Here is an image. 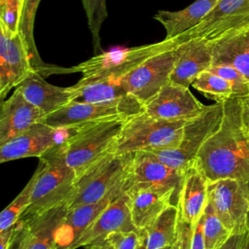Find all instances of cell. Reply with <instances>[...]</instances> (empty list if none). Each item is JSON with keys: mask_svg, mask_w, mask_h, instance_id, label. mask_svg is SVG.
Here are the masks:
<instances>
[{"mask_svg": "<svg viewBox=\"0 0 249 249\" xmlns=\"http://www.w3.org/2000/svg\"><path fill=\"white\" fill-rule=\"evenodd\" d=\"M220 127L202 144L195 163L208 183L225 179H249V135L241 124L238 97L223 102Z\"/></svg>", "mask_w": 249, "mask_h": 249, "instance_id": "1", "label": "cell"}, {"mask_svg": "<svg viewBox=\"0 0 249 249\" xmlns=\"http://www.w3.org/2000/svg\"><path fill=\"white\" fill-rule=\"evenodd\" d=\"M63 141L39 158L31 201L20 219H34L67 202L77 176L74 169L66 161Z\"/></svg>", "mask_w": 249, "mask_h": 249, "instance_id": "2", "label": "cell"}, {"mask_svg": "<svg viewBox=\"0 0 249 249\" xmlns=\"http://www.w3.org/2000/svg\"><path fill=\"white\" fill-rule=\"evenodd\" d=\"M125 119L117 118L85 124L63 141L66 161L76 173V180L112 152Z\"/></svg>", "mask_w": 249, "mask_h": 249, "instance_id": "3", "label": "cell"}, {"mask_svg": "<svg viewBox=\"0 0 249 249\" xmlns=\"http://www.w3.org/2000/svg\"><path fill=\"white\" fill-rule=\"evenodd\" d=\"M187 121H164L145 113L125 119L117 142V154L179 146Z\"/></svg>", "mask_w": 249, "mask_h": 249, "instance_id": "4", "label": "cell"}, {"mask_svg": "<svg viewBox=\"0 0 249 249\" xmlns=\"http://www.w3.org/2000/svg\"><path fill=\"white\" fill-rule=\"evenodd\" d=\"M134 153L112 152L88 169L74 184L67 208L93 203L106 196L128 175Z\"/></svg>", "mask_w": 249, "mask_h": 249, "instance_id": "5", "label": "cell"}, {"mask_svg": "<svg viewBox=\"0 0 249 249\" xmlns=\"http://www.w3.org/2000/svg\"><path fill=\"white\" fill-rule=\"evenodd\" d=\"M223 116V102L206 105L198 116L186 122L182 138L177 148L153 149L149 151L168 166L185 173L186 169L195 162L202 144L220 127Z\"/></svg>", "mask_w": 249, "mask_h": 249, "instance_id": "6", "label": "cell"}, {"mask_svg": "<svg viewBox=\"0 0 249 249\" xmlns=\"http://www.w3.org/2000/svg\"><path fill=\"white\" fill-rule=\"evenodd\" d=\"M179 55V46L168 47L147 57L119 82L128 94L144 104L170 82Z\"/></svg>", "mask_w": 249, "mask_h": 249, "instance_id": "7", "label": "cell"}, {"mask_svg": "<svg viewBox=\"0 0 249 249\" xmlns=\"http://www.w3.org/2000/svg\"><path fill=\"white\" fill-rule=\"evenodd\" d=\"M171 46H175L171 40L163 39L160 42L140 47L103 52L78 66L72 67V72H81L82 79H109L119 82L122 77L147 57Z\"/></svg>", "mask_w": 249, "mask_h": 249, "instance_id": "8", "label": "cell"}, {"mask_svg": "<svg viewBox=\"0 0 249 249\" xmlns=\"http://www.w3.org/2000/svg\"><path fill=\"white\" fill-rule=\"evenodd\" d=\"M184 173L161 161L150 151H137L125 180V193L130 195L141 190L174 192L177 195Z\"/></svg>", "mask_w": 249, "mask_h": 249, "instance_id": "9", "label": "cell"}, {"mask_svg": "<svg viewBox=\"0 0 249 249\" xmlns=\"http://www.w3.org/2000/svg\"><path fill=\"white\" fill-rule=\"evenodd\" d=\"M208 201L232 233H244L248 212L247 180L225 178L208 183Z\"/></svg>", "mask_w": 249, "mask_h": 249, "instance_id": "10", "label": "cell"}, {"mask_svg": "<svg viewBox=\"0 0 249 249\" xmlns=\"http://www.w3.org/2000/svg\"><path fill=\"white\" fill-rule=\"evenodd\" d=\"M247 24H249V0H219L196 26L169 40L175 46L194 39L208 42Z\"/></svg>", "mask_w": 249, "mask_h": 249, "instance_id": "11", "label": "cell"}, {"mask_svg": "<svg viewBox=\"0 0 249 249\" xmlns=\"http://www.w3.org/2000/svg\"><path fill=\"white\" fill-rule=\"evenodd\" d=\"M34 70L26 42L20 31L13 33L0 23V97L2 101L13 88H17Z\"/></svg>", "mask_w": 249, "mask_h": 249, "instance_id": "12", "label": "cell"}, {"mask_svg": "<svg viewBox=\"0 0 249 249\" xmlns=\"http://www.w3.org/2000/svg\"><path fill=\"white\" fill-rule=\"evenodd\" d=\"M71 88L72 101L115 106L126 118L144 113V104L128 94L118 81L81 78Z\"/></svg>", "mask_w": 249, "mask_h": 249, "instance_id": "13", "label": "cell"}, {"mask_svg": "<svg viewBox=\"0 0 249 249\" xmlns=\"http://www.w3.org/2000/svg\"><path fill=\"white\" fill-rule=\"evenodd\" d=\"M189 88L168 82L150 100L144 103V113L164 121H188L205 108Z\"/></svg>", "mask_w": 249, "mask_h": 249, "instance_id": "14", "label": "cell"}, {"mask_svg": "<svg viewBox=\"0 0 249 249\" xmlns=\"http://www.w3.org/2000/svg\"><path fill=\"white\" fill-rule=\"evenodd\" d=\"M125 180L126 178L117 184L100 200L68 209L55 231L53 249H68L72 246L101 212L114 199L125 192Z\"/></svg>", "mask_w": 249, "mask_h": 249, "instance_id": "15", "label": "cell"}, {"mask_svg": "<svg viewBox=\"0 0 249 249\" xmlns=\"http://www.w3.org/2000/svg\"><path fill=\"white\" fill-rule=\"evenodd\" d=\"M138 231L134 226L130 212L129 196L124 192L114 199L83 232L80 238L68 249L89 246L92 243L105 240L115 231Z\"/></svg>", "mask_w": 249, "mask_h": 249, "instance_id": "16", "label": "cell"}, {"mask_svg": "<svg viewBox=\"0 0 249 249\" xmlns=\"http://www.w3.org/2000/svg\"><path fill=\"white\" fill-rule=\"evenodd\" d=\"M117 118L127 119L115 106L71 101L58 110L44 116L40 122L58 130H68Z\"/></svg>", "mask_w": 249, "mask_h": 249, "instance_id": "17", "label": "cell"}, {"mask_svg": "<svg viewBox=\"0 0 249 249\" xmlns=\"http://www.w3.org/2000/svg\"><path fill=\"white\" fill-rule=\"evenodd\" d=\"M48 124L38 122L19 135L0 145V162H7L29 157L40 158L51 148L62 142L58 140V133Z\"/></svg>", "mask_w": 249, "mask_h": 249, "instance_id": "18", "label": "cell"}, {"mask_svg": "<svg viewBox=\"0 0 249 249\" xmlns=\"http://www.w3.org/2000/svg\"><path fill=\"white\" fill-rule=\"evenodd\" d=\"M44 113L30 103L15 89L12 95L3 100L0 109V145L19 135L41 121Z\"/></svg>", "mask_w": 249, "mask_h": 249, "instance_id": "19", "label": "cell"}, {"mask_svg": "<svg viewBox=\"0 0 249 249\" xmlns=\"http://www.w3.org/2000/svg\"><path fill=\"white\" fill-rule=\"evenodd\" d=\"M212 64L231 65L249 82V24L208 41Z\"/></svg>", "mask_w": 249, "mask_h": 249, "instance_id": "20", "label": "cell"}, {"mask_svg": "<svg viewBox=\"0 0 249 249\" xmlns=\"http://www.w3.org/2000/svg\"><path fill=\"white\" fill-rule=\"evenodd\" d=\"M208 182L196 163L191 164L184 173L178 193L177 207L179 218L196 225L203 215L208 201Z\"/></svg>", "mask_w": 249, "mask_h": 249, "instance_id": "21", "label": "cell"}, {"mask_svg": "<svg viewBox=\"0 0 249 249\" xmlns=\"http://www.w3.org/2000/svg\"><path fill=\"white\" fill-rule=\"evenodd\" d=\"M15 89H18L45 116L68 104L73 97L71 87L53 86L48 83L36 69Z\"/></svg>", "mask_w": 249, "mask_h": 249, "instance_id": "22", "label": "cell"}, {"mask_svg": "<svg viewBox=\"0 0 249 249\" xmlns=\"http://www.w3.org/2000/svg\"><path fill=\"white\" fill-rule=\"evenodd\" d=\"M180 55L172 70L170 82L189 88L195 79L212 64V53L208 42L194 39L179 45Z\"/></svg>", "mask_w": 249, "mask_h": 249, "instance_id": "23", "label": "cell"}, {"mask_svg": "<svg viewBox=\"0 0 249 249\" xmlns=\"http://www.w3.org/2000/svg\"><path fill=\"white\" fill-rule=\"evenodd\" d=\"M218 2L219 0H196L179 11H158L154 18L164 27V39H173L196 26Z\"/></svg>", "mask_w": 249, "mask_h": 249, "instance_id": "24", "label": "cell"}, {"mask_svg": "<svg viewBox=\"0 0 249 249\" xmlns=\"http://www.w3.org/2000/svg\"><path fill=\"white\" fill-rule=\"evenodd\" d=\"M129 196L130 212L134 226L137 230L143 229L155 220L172 204V198L177 195L174 192H160L141 190Z\"/></svg>", "mask_w": 249, "mask_h": 249, "instance_id": "25", "label": "cell"}, {"mask_svg": "<svg viewBox=\"0 0 249 249\" xmlns=\"http://www.w3.org/2000/svg\"><path fill=\"white\" fill-rule=\"evenodd\" d=\"M179 219L178 207L171 204L149 226L138 230L136 249H160L171 246L176 238Z\"/></svg>", "mask_w": 249, "mask_h": 249, "instance_id": "26", "label": "cell"}, {"mask_svg": "<svg viewBox=\"0 0 249 249\" xmlns=\"http://www.w3.org/2000/svg\"><path fill=\"white\" fill-rule=\"evenodd\" d=\"M67 210V202H64L34 219L27 220L30 223L27 249H53L55 231Z\"/></svg>", "mask_w": 249, "mask_h": 249, "instance_id": "27", "label": "cell"}, {"mask_svg": "<svg viewBox=\"0 0 249 249\" xmlns=\"http://www.w3.org/2000/svg\"><path fill=\"white\" fill-rule=\"evenodd\" d=\"M40 2L41 0H23L21 17L19 21L18 30L20 31L26 42L31 63L33 67L37 69L39 73L43 76L53 73H69L71 72V68H60L45 63L38 53L34 40V21Z\"/></svg>", "mask_w": 249, "mask_h": 249, "instance_id": "28", "label": "cell"}, {"mask_svg": "<svg viewBox=\"0 0 249 249\" xmlns=\"http://www.w3.org/2000/svg\"><path fill=\"white\" fill-rule=\"evenodd\" d=\"M192 87L201 92L205 97L215 102H224L233 97V91L231 84L219 75L204 70L198 74L192 84Z\"/></svg>", "mask_w": 249, "mask_h": 249, "instance_id": "29", "label": "cell"}, {"mask_svg": "<svg viewBox=\"0 0 249 249\" xmlns=\"http://www.w3.org/2000/svg\"><path fill=\"white\" fill-rule=\"evenodd\" d=\"M202 231L206 249H219L232 234L223 224L209 201L202 215Z\"/></svg>", "mask_w": 249, "mask_h": 249, "instance_id": "30", "label": "cell"}, {"mask_svg": "<svg viewBox=\"0 0 249 249\" xmlns=\"http://www.w3.org/2000/svg\"><path fill=\"white\" fill-rule=\"evenodd\" d=\"M92 38L94 54L103 53L101 49V26L108 16L106 0H81Z\"/></svg>", "mask_w": 249, "mask_h": 249, "instance_id": "31", "label": "cell"}, {"mask_svg": "<svg viewBox=\"0 0 249 249\" xmlns=\"http://www.w3.org/2000/svg\"><path fill=\"white\" fill-rule=\"evenodd\" d=\"M35 180L36 174L34 172L31 179L28 181L22 191L5 209H3L0 214V231L13 227L20 219L22 213L30 204Z\"/></svg>", "mask_w": 249, "mask_h": 249, "instance_id": "32", "label": "cell"}, {"mask_svg": "<svg viewBox=\"0 0 249 249\" xmlns=\"http://www.w3.org/2000/svg\"><path fill=\"white\" fill-rule=\"evenodd\" d=\"M207 70L227 80L232 88L233 96L242 97L249 94V82L234 67L226 64H219L211 65Z\"/></svg>", "mask_w": 249, "mask_h": 249, "instance_id": "33", "label": "cell"}, {"mask_svg": "<svg viewBox=\"0 0 249 249\" xmlns=\"http://www.w3.org/2000/svg\"><path fill=\"white\" fill-rule=\"evenodd\" d=\"M22 5L23 0H5L0 3V23L13 33L18 31Z\"/></svg>", "mask_w": 249, "mask_h": 249, "instance_id": "34", "label": "cell"}, {"mask_svg": "<svg viewBox=\"0 0 249 249\" xmlns=\"http://www.w3.org/2000/svg\"><path fill=\"white\" fill-rule=\"evenodd\" d=\"M108 240L114 249H136L138 245V231H115L110 233Z\"/></svg>", "mask_w": 249, "mask_h": 249, "instance_id": "35", "label": "cell"}, {"mask_svg": "<svg viewBox=\"0 0 249 249\" xmlns=\"http://www.w3.org/2000/svg\"><path fill=\"white\" fill-rule=\"evenodd\" d=\"M30 238V223L19 219L15 224V231L8 249H27Z\"/></svg>", "mask_w": 249, "mask_h": 249, "instance_id": "36", "label": "cell"}, {"mask_svg": "<svg viewBox=\"0 0 249 249\" xmlns=\"http://www.w3.org/2000/svg\"><path fill=\"white\" fill-rule=\"evenodd\" d=\"M195 226L179 218L176 238L170 249H190Z\"/></svg>", "mask_w": 249, "mask_h": 249, "instance_id": "37", "label": "cell"}, {"mask_svg": "<svg viewBox=\"0 0 249 249\" xmlns=\"http://www.w3.org/2000/svg\"><path fill=\"white\" fill-rule=\"evenodd\" d=\"M190 249H206L202 231V216L195 226Z\"/></svg>", "mask_w": 249, "mask_h": 249, "instance_id": "38", "label": "cell"}, {"mask_svg": "<svg viewBox=\"0 0 249 249\" xmlns=\"http://www.w3.org/2000/svg\"><path fill=\"white\" fill-rule=\"evenodd\" d=\"M238 98L241 105V124L245 132L249 135V94Z\"/></svg>", "mask_w": 249, "mask_h": 249, "instance_id": "39", "label": "cell"}, {"mask_svg": "<svg viewBox=\"0 0 249 249\" xmlns=\"http://www.w3.org/2000/svg\"><path fill=\"white\" fill-rule=\"evenodd\" d=\"M15 231V225L7 230L0 231V249H8Z\"/></svg>", "mask_w": 249, "mask_h": 249, "instance_id": "40", "label": "cell"}, {"mask_svg": "<svg viewBox=\"0 0 249 249\" xmlns=\"http://www.w3.org/2000/svg\"><path fill=\"white\" fill-rule=\"evenodd\" d=\"M244 233L231 234V237L219 249H238L240 246V243L242 241Z\"/></svg>", "mask_w": 249, "mask_h": 249, "instance_id": "41", "label": "cell"}, {"mask_svg": "<svg viewBox=\"0 0 249 249\" xmlns=\"http://www.w3.org/2000/svg\"><path fill=\"white\" fill-rule=\"evenodd\" d=\"M89 249H114L113 245L108 240H102L99 242L92 243L88 246Z\"/></svg>", "mask_w": 249, "mask_h": 249, "instance_id": "42", "label": "cell"}, {"mask_svg": "<svg viewBox=\"0 0 249 249\" xmlns=\"http://www.w3.org/2000/svg\"><path fill=\"white\" fill-rule=\"evenodd\" d=\"M238 249H249V231H246L243 235L242 241Z\"/></svg>", "mask_w": 249, "mask_h": 249, "instance_id": "43", "label": "cell"}, {"mask_svg": "<svg viewBox=\"0 0 249 249\" xmlns=\"http://www.w3.org/2000/svg\"><path fill=\"white\" fill-rule=\"evenodd\" d=\"M247 188H248V204H249V179L247 180ZM246 229H247V231H249V205H248V212L246 217Z\"/></svg>", "mask_w": 249, "mask_h": 249, "instance_id": "44", "label": "cell"}, {"mask_svg": "<svg viewBox=\"0 0 249 249\" xmlns=\"http://www.w3.org/2000/svg\"><path fill=\"white\" fill-rule=\"evenodd\" d=\"M171 246H166V247H163V248H160V249H170Z\"/></svg>", "mask_w": 249, "mask_h": 249, "instance_id": "45", "label": "cell"}, {"mask_svg": "<svg viewBox=\"0 0 249 249\" xmlns=\"http://www.w3.org/2000/svg\"><path fill=\"white\" fill-rule=\"evenodd\" d=\"M5 0H0V3H3Z\"/></svg>", "mask_w": 249, "mask_h": 249, "instance_id": "46", "label": "cell"}]
</instances>
